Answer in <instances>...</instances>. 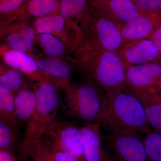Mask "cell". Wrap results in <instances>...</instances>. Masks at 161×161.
Listing matches in <instances>:
<instances>
[{"mask_svg":"<svg viewBox=\"0 0 161 161\" xmlns=\"http://www.w3.org/2000/svg\"><path fill=\"white\" fill-rule=\"evenodd\" d=\"M36 104V97L34 89L26 88L15 95V106L18 120L24 122L26 126L31 120Z\"/></svg>","mask_w":161,"mask_h":161,"instance_id":"cell-19","label":"cell"},{"mask_svg":"<svg viewBox=\"0 0 161 161\" xmlns=\"http://www.w3.org/2000/svg\"><path fill=\"white\" fill-rule=\"evenodd\" d=\"M36 36L32 24L27 20L14 21L0 28L1 44L33 57L32 49L36 43Z\"/></svg>","mask_w":161,"mask_h":161,"instance_id":"cell-9","label":"cell"},{"mask_svg":"<svg viewBox=\"0 0 161 161\" xmlns=\"http://www.w3.org/2000/svg\"><path fill=\"white\" fill-rule=\"evenodd\" d=\"M68 60L86 82L104 92L125 86L126 69L117 51L76 47L69 54Z\"/></svg>","mask_w":161,"mask_h":161,"instance_id":"cell-1","label":"cell"},{"mask_svg":"<svg viewBox=\"0 0 161 161\" xmlns=\"http://www.w3.org/2000/svg\"><path fill=\"white\" fill-rule=\"evenodd\" d=\"M24 161H30L28 160V159L27 158H24Z\"/></svg>","mask_w":161,"mask_h":161,"instance_id":"cell-34","label":"cell"},{"mask_svg":"<svg viewBox=\"0 0 161 161\" xmlns=\"http://www.w3.org/2000/svg\"><path fill=\"white\" fill-rule=\"evenodd\" d=\"M160 62L161 63V58H160Z\"/></svg>","mask_w":161,"mask_h":161,"instance_id":"cell-36","label":"cell"},{"mask_svg":"<svg viewBox=\"0 0 161 161\" xmlns=\"http://www.w3.org/2000/svg\"><path fill=\"white\" fill-rule=\"evenodd\" d=\"M125 84L128 87L159 91L161 62L158 60L128 68L126 69Z\"/></svg>","mask_w":161,"mask_h":161,"instance_id":"cell-12","label":"cell"},{"mask_svg":"<svg viewBox=\"0 0 161 161\" xmlns=\"http://www.w3.org/2000/svg\"><path fill=\"white\" fill-rule=\"evenodd\" d=\"M65 108L71 115L87 123L98 122L106 101V92L90 82L70 83L62 89Z\"/></svg>","mask_w":161,"mask_h":161,"instance_id":"cell-5","label":"cell"},{"mask_svg":"<svg viewBox=\"0 0 161 161\" xmlns=\"http://www.w3.org/2000/svg\"><path fill=\"white\" fill-rule=\"evenodd\" d=\"M78 23L80 36L76 47L117 51L123 43L121 27L98 8L90 5Z\"/></svg>","mask_w":161,"mask_h":161,"instance_id":"cell-3","label":"cell"},{"mask_svg":"<svg viewBox=\"0 0 161 161\" xmlns=\"http://www.w3.org/2000/svg\"><path fill=\"white\" fill-rule=\"evenodd\" d=\"M30 81L22 72L5 64H1L0 86L9 89L14 96L23 89L31 87Z\"/></svg>","mask_w":161,"mask_h":161,"instance_id":"cell-20","label":"cell"},{"mask_svg":"<svg viewBox=\"0 0 161 161\" xmlns=\"http://www.w3.org/2000/svg\"><path fill=\"white\" fill-rule=\"evenodd\" d=\"M161 26V14L141 13L136 19L121 28L123 43L148 39Z\"/></svg>","mask_w":161,"mask_h":161,"instance_id":"cell-16","label":"cell"},{"mask_svg":"<svg viewBox=\"0 0 161 161\" xmlns=\"http://www.w3.org/2000/svg\"><path fill=\"white\" fill-rule=\"evenodd\" d=\"M98 123L110 132L145 134L152 129L142 105L126 86L106 92L105 103Z\"/></svg>","mask_w":161,"mask_h":161,"instance_id":"cell-2","label":"cell"},{"mask_svg":"<svg viewBox=\"0 0 161 161\" xmlns=\"http://www.w3.org/2000/svg\"><path fill=\"white\" fill-rule=\"evenodd\" d=\"M90 5L103 12L121 28L141 14L133 0H103Z\"/></svg>","mask_w":161,"mask_h":161,"instance_id":"cell-15","label":"cell"},{"mask_svg":"<svg viewBox=\"0 0 161 161\" xmlns=\"http://www.w3.org/2000/svg\"><path fill=\"white\" fill-rule=\"evenodd\" d=\"M141 13L161 14V0H133Z\"/></svg>","mask_w":161,"mask_h":161,"instance_id":"cell-28","label":"cell"},{"mask_svg":"<svg viewBox=\"0 0 161 161\" xmlns=\"http://www.w3.org/2000/svg\"><path fill=\"white\" fill-rule=\"evenodd\" d=\"M0 161H19L12 150H0Z\"/></svg>","mask_w":161,"mask_h":161,"instance_id":"cell-31","label":"cell"},{"mask_svg":"<svg viewBox=\"0 0 161 161\" xmlns=\"http://www.w3.org/2000/svg\"><path fill=\"white\" fill-rule=\"evenodd\" d=\"M89 6V0H60L59 11L67 19L78 23Z\"/></svg>","mask_w":161,"mask_h":161,"instance_id":"cell-23","label":"cell"},{"mask_svg":"<svg viewBox=\"0 0 161 161\" xmlns=\"http://www.w3.org/2000/svg\"><path fill=\"white\" fill-rule=\"evenodd\" d=\"M33 88L36 97V108L20 144L40 140L46 128L54 121L60 107L61 88L58 83L44 80L36 82Z\"/></svg>","mask_w":161,"mask_h":161,"instance_id":"cell-4","label":"cell"},{"mask_svg":"<svg viewBox=\"0 0 161 161\" xmlns=\"http://www.w3.org/2000/svg\"><path fill=\"white\" fill-rule=\"evenodd\" d=\"M39 69L51 78L54 79L60 88L70 83L72 75L71 65L60 58L53 57H34Z\"/></svg>","mask_w":161,"mask_h":161,"instance_id":"cell-18","label":"cell"},{"mask_svg":"<svg viewBox=\"0 0 161 161\" xmlns=\"http://www.w3.org/2000/svg\"><path fill=\"white\" fill-rule=\"evenodd\" d=\"M27 0H0L1 17L11 14L19 9Z\"/></svg>","mask_w":161,"mask_h":161,"instance_id":"cell-29","label":"cell"},{"mask_svg":"<svg viewBox=\"0 0 161 161\" xmlns=\"http://www.w3.org/2000/svg\"><path fill=\"white\" fill-rule=\"evenodd\" d=\"M108 145L118 161H147L143 139L139 134L127 131L110 132Z\"/></svg>","mask_w":161,"mask_h":161,"instance_id":"cell-8","label":"cell"},{"mask_svg":"<svg viewBox=\"0 0 161 161\" xmlns=\"http://www.w3.org/2000/svg\"><path fill=\"white\" fill-rule=\"evenodd\" d=\"M17 128L0 120V150H12L17 141Z\"/></svg>","mask_w":161,"mask_h":161,"instance_id":"cell-26","label":"cell"},{"mask_svg":"<svg viewBox=\"0 0 161 161\" xmlns=\"http://www.w3.org/2000/svg\"><path fill=\"white\" fill-rule=\"evenodd\" d=\"M40 142L43 150L51 161H79L78 159L69 153L57 150L49 145L43 143L41 141Z\"/></svg>","mask_w":161,"mask_h":161,"instance_id":"cell-27","label":"cell"},{"mask_svg":"<svg viewBox=\"0 0 161 161\" xmlns=\"http://www.w3.org/2000/svg\"><path fill=\"white\" fill-rule=\"evenodd\" d=\"M126 69L130 67L158 61L161 54L148 39L124 42L117 51Z\"/></svg>","mask_w":161,"mask_h":161,"instance_id":"cell-10","label":"cell"},{"mask_svg":"<svg viewBox=\"0 0 161 161\" xmlns=\"http://www.w3.org/2000/svg\"><path fill=\"white\" fill-rule=\"evenodd\" d=\"M19 149L22 155L24 158L30 159V161H51L40 140L20 144Z\"/></svg>","mask_w":161,"mask_h":161,"instance_id":"cell-25","label":"cell"},{"mask_svg":"<svg viewBox=\"0 0 161 161\" xmlns=\"http://www.w3.org/2000/svg\"><path fill=\"white\" fill-rule=\"evenodd\" d=\"M107 161H118L117 160V159H116V158H115V157H114V156L113 157H111V158H110Z\"/></svg>","mask_w":161,"mask_h":161,"instance_id":"cell-33","label":"cell"},{"mask_svg":"<svg viewBox=\"0 0 161 161\" xmlns=\"http://www.w3.org/2000/svg\"><path fill=\"white\" fill-rule=\"evenodd\" d=\"M0 54L5 65L22 72L31 81H57L39 69L34 58L25 52L19 51L1 44Z\"/></svg>","mask_w":161,"mask_h":161,"instance_id":"cell-11","label":"cell"},{"mask_svg":"<svg viewBox=\"0 0 161 161\" xmlns=\"http://www.w3.org/2000/svg\"><path fill=\"white\" fill-rule=\"evenodd\" d=\"M40 141L73 156L79 161H85L80 129L73 123L54 121L43 132Z\"/></svg>","mask_w":161,"mask_h":161,"instance_id":"cell-6","label":"cell"},{"mask_svg":"<svg viewBox=\"0 0 161 161\" xmlns=\"http://www.w3.org/2000/svg\"><path fill=\"white\" fill-rule=\"evenodd\" d=\"M159 92L160 93V94L161 95V88L159 90Z\"/></svg>","mask_w":161,"mask_h":161,"instance_id":"cell-35","label":"cell"},{"mask_svg":"<svg viewBox=\"0 0 161 161\" xmlns=\"http://www.w3.org/2000/svg\"><path fill=\"white\" fill-rule=\"evenodd\" d=\"M60 0H27L11 14L1 17L0 28L18 20L37 18L59 12Z\"/></svg>","mask_w":161,"mask_h":161,"instance_id":"cell-14","label":"cell"},{"mask_svg":"<svg viewBox=\"0 0 161 161\" xmlns=\"http://www.w3.org/2000/svg\"><path fill=\"white\" fill-rule=\"evenodd\" d=\"M126 87L142 105L147 120L152 129L161 132V95L159 92L155 90Z\"/></svg>","mask_w":161,"mask_h":161,"instance_id":"cell-17","label":"cell"},{"mask_svg":"<svg viewBox=\"0 0 161 161\" xmlns=\"http://www.w3.org/2000/svg\"><path fill=\"white\" fill-rule=\"evenodd\" d=\"M145 135L147 161H161V132L151 129Z\"/></svg>","mask_w":161,"mask_h":161,"instance_id":"cell-24","label":"cell"},{"mask_svg":"<svg viewBox=\"0 0 161 161\" xmlns=\"http://www.w3.org/2000/svg\"><path fill=\"white\" fill-rule=\"evenodd\" d=\"M36 34L47 33L59 38L68 52V55L75 47L80 39L78 23L67 19L60 12L35 18L32 23Z\"/></svg>","mask_w":161,"mask_h":161,"instance_id":"cell-7","label":"cell"},{"mask_svg":"<svg viewBox=\"0 0 161 161\" xmlns=\"http://www.w3.org/2000/svg\"><path fill=\"white\" fill-rule=\"evenodd\" d=\"M0 120L17 129L20 125L18 120L15 106V96L6 88L0 86Z\"/></svg>","mask_w":161,"mask_h":161,"instance_id":"cell-22","label":"cell"},{"mask_svg":"<svg viewBox=\"0 0 161 161\" xmlns=\"http://www.w3.org/2000/svg\"><path fill=\"white\" fill-rule=\"evenodd\" d=\"M103 1V0H89V3L90 4H92V3H98Z\"/></svg>","mask_w":161,"mask_h":161,"instance_id":"cell-32","label":"cell"},{"mask_svg":"<svg viewBox=\"0 0 161 161\" xmlns=\"http://www.w3.org/2000/svg\"><path fill=\"white\" fill-rule=\"evenodd\" d=\"M85 161H107L112 156L104 147L101 125L99 123H87L79 127Z\"/></svg>","mask_w":161,"mask_h":161,"instance_id":"cell-13","label":"cell"},{"mask_svg":"<svg viewBox=\"0 0 161 161\" xmlns=\"http://www.w3.org/2000/svg\"><path fill=\"white\" fill-rule=\"evenodd\" d=\"M148 39L154 43L161 54V26L155 30Z\"/></svg>","mask_w":161,"mask_h":161,"instance_id":"cell-30","label":"cell"},{"mask_svg":"<svg viewBox=\"0 0 161 161\" xmlns=\"http://www.w3.org/2000/svg\"><path fill=\"white\" fill-rule=\"evenodd\" d=\"M36 43L47 56L64 60H68V52L66 47L63 42L54 35L47 33L36 34Z\"/></svg>","mask_w":161,"mask_h":161,"instance_id":"cell-21","label":"cell"}]
</instances>
